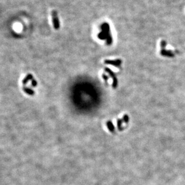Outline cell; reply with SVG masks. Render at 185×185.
I'll return each instance as SVG.
<instances>
[{
    "instance_id": "1",
    "label": "cell",
    "mask_w": 185,
    "mask_h": 185,
    "mask_svg": "<svg viewBox=\"0 0 185 185\" xmlns=\"http://www.w3.org/2000/svg\"><path fill=\"white\" fill-rule=\"evenodd\" d=\"M101 28L102 31L104 33V34L105 35V36L107 37L106 43H107V44H108V45H110V44H112V42H113V38H112L109 24H107V23H104V24H102V25L101 26Z\"/></svg>"
},
{
    "instance_id": "2",
    "label": "cell",
    "mask_w": 185,
    "mask_h": 185,
    "mask_svg": "<svg viewBox=\"0 0 185 185\" xmlns=\"http://www.w3.org/2000/svg\"><path fill=\"white\" fill-rule=\"evenodd\" d=\"M51 18H52V23L53 24V27L56 30L59 28L60 23H59V17H58V13L55 10L51 11Z\"/></svg>"
},
{
    "instance_id": "3",
    "label": "cell",
    "mask_w": 185,
    "mask_h": 185,
    "mask_svg": "<svg viewBox=\"0 0 185 185\" xmlns=\"http://www.w3.org/2000/svg\"><path fill=\"white\" fill-rule=\"evenodd\" d=\"M104 63L106 64H110V65H114V66L119 67L120 66L122 63L121 60L118 59L116 60H106L104 61Z\"/></svg>"
},
{
    "instance_id": "4",
    "label": "cell",
    "mask_w": 185,
    "mask_h": 185,
    "mask_svg": "<svg viewBox=\"0 0 185 185\" xmlns=\"http://www.w3.org/2000/svg\"><path fill=\"white\" fill-rule=\"evenodd\" d=\"M105 72H107V73H109L110 76L111 77H112V78H113V87L114 88L116 87L117 85H118V81H117L116 77L115 74H114V73H113V72H112V71H111L110 69H109L108 68H107V67L105 68Z\"/></svg>"
},
{
    "instance_id": "5",
    "label": "cell",
    "mask_w": 185,
    "mask_h": 185,
    "mask_svg": "<svg viewBox=\"0 0 185 185\" xmlns=\"http://www.w3.org/2000/svg\"><path fill=\"white\" fill-rule=\"evenodd\" d=\"M161 54L164 56H167V57H173L174 54L171 51H167L165 49H162L161 50Z\"/></svg>"
},
{
    "instance_id": "6",
    "label": "cell",
    "mask_w": 185,
    "mask_h": 185,
    "mask_svg": "<svg viewBox=\"0 0 185 185\" xmlns=\"http://www.w3.org/2000/svg\"><path fill=\"white\" fill-rule=\"evenodd\" d=\"M32 79H33V76H32L31 74H28L25 77V79H23L22 82H23V84H26L29 81L32 80Z\"/></svg>"
},
{
    "instance_id": "7",
    "label": "cell",
    "mask_w": 185,
    "mask_h": 185,
    "mask_svg": "<svg viewBox=\"0 0 185 185\" xmlns=\"http://www.w3.org/2000/svg\"><path fill=\"white\" fill-rule=\"evenodd\" d=\"M107 127H108V129H109L110 131H111L112 132H114V126H113V123H112V121H107Z\"/></svg>"
},
{
    "instance_id": "8",
    "label": "cell",
    "mask_w": 185,
    "mask_h": 185,
    "mask_svg": "<svg viewBox=\"0 0 185 185\" xmlns=\"http://www.w3.org/2000/svg\"><path fill=\"white\" fill-rule=\"evenodd\" d=\"M23 90H24L25 92L26 93H27L28 94H30V95H33V94H34V91L30 88H24Z\"/></svg>"
},
{
    "instance_id": "9",
    "label": "cell",
    "mask_w": 185,
    "mask_h": 185,
    "mask_svg": "<svg viewBox=\"0 0 185 185\" xmlns=\"http://www.w3.org/2000/svg\"><path fill=\"white\" fill-rule=\"evenodd\" d=\"M98 37L101 40H106L107 39V37H106V36H105V35L104 34V33L103 32V31H101V32H100L99 34H98Z\"/></svg>"
},
{
    "instance_id": "10",
    "label": "cell",
    "mask_w": 185,
    "mask_h": 185,
    "mask_svg": "<svg viewBox=\"0 0 185 185\" xmlns=\"http://www.w3.org/2000/svg\"><path fill=\"white\" fill-rule=\"evenodd\" d=\"M166 44H167V43H166V42L165 40H162V42H161V48H162V49H165V48L166 46Z\"/></svg>"
},
{
    "instance_id": "11",
    "label": "cell",
    "mask_w": 185,
    "mask_h": 185,
    "mask_svg": "<svg viewBox=\"0 0 185 185\" xmlns=\"http://www.w3.org/2000/svg\"><path fill=\"white\" fill-rule=\"evenodd\" d=\"M123 120L125 123H128L129 121V117L127 115H125L123 117Z\"/></svg>"
},
{
    "instance_id": "12",
    "label": "cell",
    "mask_w": 185,
    "mask_h": 185,
    "mask_svg": "<svg viewBox=\"0 0 185 185\" xmlns=\"http://www.w3.org/2000/svg\"><path fill=\"white\" fill-rule=\"evenodd\" d=\"M37 82L36 80H32V85L33 87L37 86Z\"/></svg>"
},
{
    "instance_id": "13",
    "label": "cell",
    "mask_w": 185,
    "mask_h": 185,
    "mask_svg": "<svg viewBox=\"0 0 185 185\" xmlns=\"http://www.w3.org/2000/svg\"><path fill=\"white\" fill-rule=\"evenodd\" d=\"M103 78H104V80H105V81H107L108 80V77H107L106 75H104V74L103 75Z\"/></svg>"
}]
</instances>
